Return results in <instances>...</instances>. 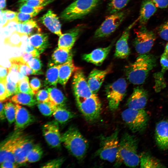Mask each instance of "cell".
Instances as JSON below:
<instances>
[{"label":"cell","instance_id":"6da1fadb","mask_svg":"<svg viewBox=\"0 0 168 168\" xmlns=\"http://www.w3.org/2000/svg\"><path fill=\"white\" fill-rule=\"evenodd\" d=\"M138 139L134 135L124 133L119 140L114 166H119L122 163L129 167L138 166L140 162L138 153Z\"/></svg>","mask_w":168,"mask_h":168},{"label":"cell","instance_id":"7a4b0ae2","mask_svg":"<svg viewBox=\"0 0 168 168\" xmlns=\"http://www.w3.org/2000/svg\"><path fill=\"white\" fill-rule=\"evenodd\" d=\"M156 63V58L153 55L147 54H140L133 63L126 68L127 79L134 85L142 84Z\"/></svg>","mask_w":168,"mask_h":168},{"label":"cell","instance_id":"3957f363","mask_svg":"<svg viewBox=\"0 0 168 168\" xmlns=\"http://www.w3.org/2000/svg\"><path fill=\"white\" fill-rule=\"evenodd\" d=\"M61 142L70 153L79 161L85 158L89 147L87 140L75 126L61 134Z\"/></svg>","mask_w":168,"mask_h":168},{"label":"cell","instance_id":"277c9868","mask_svg":"<svg viewBox=\"0 0 168 168\" xmlns=\"http://www.w3.org/2000/svg\"><path fill=\"white\" fill-rule=\"evenodd\" d=\"M100 0H75L61 13L60 17L69 21L82 18L90 12Z\"/></svg>","mask_w":168,"mask_h":168},{"label":"cell","instance_id":"5b68a950","mask_svg":"<svg viewBox=\"0 0 168 168\" xmlns=\"http://www.w3.org/2000/svg\"><path fill=\"white\" fill-rule=\"evenodd\" d=\"M119 130L115 129L111 135L101 136L100 147L96 155L101 159L112 163L115 161L119 147Z\"/></svg>","mask_w":168,"mask_h":168},{"label":"cell","instance_id":"8992f818","mask_svg":"<svg viewBox=\"0 0 168 168\" xmlns=\"http://www.w3.org/2000/svg\"><path fill=\"white\" fill-rule=\"evenodd\" d=\"M121 117L130 129L133 132L142 133L146 129L148 116L144 109H133L129 108L124 110Z\"/></svg>","mask_w":168,"mask_h":168},{"label":"cell","instance_id":"52a82bcc","mask_svg":"<svg viewBox=\"0 0 168 168\" xmlns=\"http://www.w3.org/2000/svg\"><path fill=\"white\" fill-rule=\"evenodd\" d=\"M127 83L124 78H120L107 86L105 92L110 109L116 110L126 92Z\"/></svg>","mask_w":168,"mask_h":168},{"label":"cell","instance_id":"ba28073f","mask_svg":"<svg viewBox=\"0 0 168 168\" xmlns=\"http://www.w3.org/2000/svg\"><path fill=\"white\" fill-rule=\"evenodd\" d=\"M76 103L78 108L87 121L92 122L99 118L101 104L96 94L93 93L84 100Z\"/></svg>","mask_w":168,"mask_h":168},{"label":"cell","instance_id":"9c48e42d","mask_svg":"<svg viewBox=\"0 0 168 168\" xmlns=\"http://www.w3.org/2000/svg\"><path fill=\"white\" fill-rule=\"evenodd\" d=\"M127 15V12L125 11H120L111 14L96 30L95 37L101 38L110 35L119 26Z\"/></svg>","mask_w":168,"mask_h":168},{"label":"cell","instance_id":"30bf717a","mask_svg":"<svg viewBox=\"0 0 168 168\" xmlns=\"http://www.w3.org/2000/svg\"><path fill=\"white\" fill-rule=\"evenodd\" d=\"M135 34L133 44L136 51L140 54H147L153 45L156 38L155 34L145 26H141Z\"/></svg>","mask_w":168,"mask_h":168},{"label":"cell","instance_id":"8fae6325","mask_svg":"<svg viewBox=\"0 0 168 168\" xmlns=\"http://www.w3.org/2000/svg\"><path fill=\"white\" fill-rule=\"evenodd\" d=\"M72 86L76 102L84 100L93 94L89 87L83 72L81 68L74 72Z\"/></svg>","mask_w":168,"mask_h":168},{"label":"cell","instance_id":"7c38bea8","mask_svg":"<svg viewBox=\"0 0 168 168\" xmlns=\"http://www.w3.org/2000/svg\"><path fill=\"white\" fill-rule=\"evenodd\" d=\"M34 140L30 136L21 135L14 148V155L16 163L19 165L25 164L27 153L34 145Z\"/></svg>","mask_w":168,"mask_h":168},{"label":"cell","instance_id":"4fadbf2b","mask_svg":"<svg viewBox=\"0 0 168 168\" xmlns=\"http://www.w3.org/2000/svg\"><path fill=\"white\" fill-rule=\"evenodd\" d=\"M58 123L56 120L51 121L42 127L44 138L48 144L53 148L59 147L62 143Z\"/></svg>","mask_w":168,"mask_h":168},{"label":"cell","instance_id":"5bb4252c","mask_svg":"<svg viewBox=\"0 0 168 168\" xmlns=\"http://www.w3.org/2000/svg\"><path fill=\"white\" fill-rule=\"evenodd\" d=\"M22 134L20 130H15L14 133L1 143L0 163L5 160H9L16 163L14 155V148L16 141Z\"/></svg>","mask_w":168,"mask_h":168},{"label":"cell","instance_id":"9a60e30c","mask_svg":"<svg viewBox=\"0 0 168 168\" xmlns=\"http://www.w3.org/2000/svg\"><path fill=\"white\" fill-rule=\"evenodd\" d=\"M138 21V18L125 29L117 41L116 44L114 53V56L116 57L123 59L127 58L129 55L130 50L128 45V40L130 32L131 29Z\"/></svg>","mask_w":168,"mask_h":168},{"label":"cell","instance_id":"2e32d148","mask_svg":"<svg viewBox=\"0 0 168 168\" xmlns=\"http://www.w3.org/2000/svg\"><path fill=\"white\" fill-rule=\"evenodd\" d=\"M16 114L15 121V130H21L33 123L35 117L25 107L16 104Z\"/></svg>","mask_w":168,"mask_h":168},{"label":"cell","instance_id":"e0dca14e","mask_svg":"<svg viewBox=\"0 0 168 168\" xmlns=\"http://www.w3.org/2000/svg\"><path fill=\"white\" fill-rule=\"evenodd\" d=\"M148 96L147 91L142 87L134 88L127 101L128 108L137 110L144 109L147 103Z\"/></svg>","mask_w":168,"mask_h":168},{"label":"cell","instance_id":"ac0fdd59","mask_svg":"<svg viewBox=\"0 0 168 168\" xmlns=\"http://www.w3.org/2000/svg\"><path fill=\"white\" fill-rule=\"evenodd\" d=\"M51 32L60 36L62 34L61 24L57 15L51 9L47 12L39 19Z\"/></svg>","mask_w":168,"mask_h":168},{"label":"cell","instance_id":"d6986e66","mask_svg":"<svg viewBox=\"0 0 168 168\" xmlns=\"http://www.w3.org/2000/svg\"><path fill=\"white\" fill-rule=\"evenodd\" d=\"M155 137L158 147L163 150H168V121L161 120L156 124Z\"/></svg>","mask_w":168,"mask_h":168},{"label":"cell","instance_id":"ffe728a7","mask_svg":"<svg viewBox=\"0 0 168 168\" xmlns=\"http://www.w3.org/2000/svg\"><path fill=\"white\" fill-rule=\"evenodd\" d=\"M82 26H79L59 36L58 47L70 50L82 31Z\"/></svg>","mask_w":168,"mask_h":168},{"label":"cell","instance_id":"44dd1931","mask_svg":"<svg viewBox=\"0 0 168 168\" xmlns=\"http://www.w3.org/2000/svg\"><path fill=\"white\" fill-rule=\"evenodd\" d=\"M111 71L110 68L104 70L93 69L90 73L87 82L93 93L96 94L100 88L107 75Z\"/></svg>","mask_w":168,"mask_h":168},{"label":"cell","instance_id":"7402d4cb","mask_svg":"<svg viewBox=\"0 0 168 168\" xmlns=\"http://www.w3.org/2000/svg\"><path fill=\"white\" fill-rule=\"evenodd\" d=\"M112 46L111 44L105 47L96 49L90 53L84 54L82 58L87 62L100 66L107 57Z\"/></svg>","mask_w":168,"mask_h":168},{"label":"cell","instance_id":"603a6c76","mask_svg":"<svg viewBox=\"0 0 168 168\" xmlns=\"http://www.w3.org/2000/svg\"><path fill=\"white\" fill-rule=\"evenodd\" d=\"M157 7L152 0L142 1L138 17L141 26H145L151 17L156 12Z\"/></svg>","mask_w":168,"mask_h":168},{"label":"cell","instance_id":"cb8c5ba5","mask_svg":"<svg viewBox=\"0 0 168 168\" xmlns=\"http://www.w3.org/2000/svg\"><path fill=\"white\" fill-rule=\"evenodd\" d=\"M29 42L40 54L48 48L50 44L47 33H37L31 35L28 38Z\"/></svg>","mask_w":168,"mask_h":168},{"label":"cell","instance_id":"d4e9b609","mask_svg":"<svg viewBox=\"0 0 168 168\" xmlns=\"http://www.w3.org/2000/svg\"><path fill=\"white\" fill-rule=\"evenodd\" d=\"M79 68L75 65L73 59L61 65L59 69L58 83L65 86L72 73Z\"/></svg>","mask_w":168,"mask_h":168},{"label":"cell","instance_id":"484cf974","mask_svg":"<svg viewBox=\"0 0 168 168\" xmlns=\"http://www.w3.org/2000/svg\"><path fill=\"white\" fill-rule=\"evenodd\" d=\"M72 54L70 50H67L58 47L56 48L51 56V62L49 64L59 65L72 60Z\"/></svg>","mask_w":168,"mask_h":168},{"label":"cell","instance_id":"4316f807","mask_svg":"<svg viewBox=\"0 0 168 168\" xmlns=\"http://www.w3.org/2000/svg\"><path fill=\"white\" fill-rule=\"evenodd\" d=\"M53 115L55 120L61 124L67 123L77 116L75 113L68 110L65 107L54 106Z\"/></svg>","mask_w":168,"mask_h":168},{"label":"cell","instance_id":"83f0119b","mask_svg":"<svg viewBox=\"0 0 168 168\" xmlns=\"http://www.w3.org/2000/svg\"><path fill=\"white\" fill-rule=\"evenodd\" d=\"M56 87H48L50 102L52 105L57 106L65 107L67 98L61 90Z\"/></svg>","mask_w":168,"mask_h":168},{"label":"cell","instance_id":"f1b7e54d","mask_svg":"<svg viewBox=\"0 0 168 168\" xmlns=\"http://www.w3.org/2000/svg\"><path fill=\"white\" fill-rule=\"evenodd\" d=\"M61 65L49 64V68L47 70L44 81V86L46 87L49 86L56 87L58 82L59 69Z\"/></svg>","mask_w":168,"mask_h":168},{"label":"cell","instance_id":"f546056e","mask_svg":"<svg viewBox=\"0 0 168 168\" xmlns=\"http://www.w3.org/2000/svg\"><path fill=\"white\" fill-rule=\"evenodd\" d=\"M140 156L141 168H156L165 167L157 159L147 152L142 153Z\"/></svg>","mask_w":168,"mask_h":168},{"label":"cell","instance_id":"4dcf8cb0","mask_svg":"<svg viewBox=\"0 0 168 168\" xmlns=\"http://www.w3.org/2000/svg\"><path fill=\"white\" fill-rule=\"evenodd\" d=\"M34 96L26 93L19 92L12 96L11 100L16 104L31 107L37 103L36 99Z\"/></svg>","mask_w":168,"mask_h":168},{"label":"cell","instance_id":"1f68e13d","mask_svg":"<svg viewBox=\"0 0 168 168\" xmlns=\"http://www.w3.org/2000/svg\"><path fill=\"white\" fill-rule=\"evenodd\" d=\"M14 27L18 33L26 35H30L34 30L39 29L36 22L32 19L16 23Z\"/></svg>","mask_w":168,"mask_h":168},{"label":"cell","instance_id":"d6a6232c","mask_svg":"<svg viewBox=\"0 0 168 168\" xmlns=\"http://www.w3.org/2000/svg\"><path fill=\"white\" fill-rule=\"evenodd\" d=\"M43 151L39 144H35L27 154L26 162L33 163L38 161L42 157Z\"/></svg>","mask_w":168,"mask_h":168},{"label":"cell","instance_id":"836d02e7","mask_svg":"<svg viewBox=\"0 0 168 168\" xmlns=\"http://www.w3.org/2000/svg\"><path fill=\"white\" fill-rule=\"evenodd\" d=\"M130 0H110L108 10L111 14L120 11L127 5Z\"/></svg>","mask_w":168,"mask_h":168},{"label":"cell","instance_id":"e575fe53","mask_svg":"<svg viewBox=\"0 0 168 168\" xmlns=\"http://www.w3.org/2000/svg\"><path fill=\"white\" fill-rule=\"evenodd\" d=\"M4 110L6 119L9 123L11 124L15 122L16 114V105L11 101L4 104Z\"/></svg>","mask_w":168,"mask_h":168},{"label":"cell","instance_id":"d590c367","mask_svg":"<svg viewBox=\"0 0 168 168\" xmlns=\"http://www.w3.org/2000/svg\"><path fill=\"white\" fill-rule=\"evenodd\" d=\"M52 0H47L41 5L36 7L30 6L25 5H20L18 10L19 12L24 13L38 14L44 8L46 4L49 3Z\"/></svg>","mask_w":168,"mask_h":168},{"label":"cell","instance_id":"8d00e7d4","mask_svg":"<svg viewBox=\"0 0 168 168\" xmlns=\"http://www.w3.org/2000/svg\"><path fill=\"white\" fill-rule=\"evenodd\" d=\"M18 88L19 92H22L34 95L30 86L28 77H24L18 82Z\"/></svg>","mask_w":168,"mask_h":168},{"label":"cell","instance_id":"74e56055","mask_svg":"<svg viewBox=\"0 0 168 168\" xmlns=\"http://www.w3.org/2000/svg\"><path fill=\"white\" fill-rule=\"evenodd\" d=\"M37 106L40 112L44 116H48L53 114L54 106L50 102H37Z\"/></svg>","mask_w":168,"mask_h":168},{"label":"cell","instance_id":"f35d334b","mask_svg":"<svg viewBox=\"0 0 168 168\" xmlns=\"http://www.w3.org/2000/svg\"><path fill=\"white\" fill-rule=\"evenodd\" d=\"M26 64L35 72L37 75L43 74L41 70L42 63L39 57H34L28 61Z\"/></svg>","mask_w":168,"mask_h":168},{"label":"cell","instance_id":"ab89813d","mask_svg":"<svg viewBox=\"0 0 168 168\" xmlns=\"http://www.w3.org/2000/svg\"><path fill=\"white\" fill-rule=\"evenodd\" d=\"M65 161L64 158L59 157L50 160L44 164L41 167L43 168H59Z\"/></svg>","mask_w":168,"mask_h":168},{"label":"cell","instance_id":"60d3db41","mask_svg":"<svg viewBox=\"0 0 168 168\" xmlns=\"http://www.w3.org/2000/svg\"><path fill=\"white\" fill-rule=\"evenodd\" d=\"M37 102L50 101L49 95L47 90L43 89L38 91L35 95Z\"/></svg>","mask_w":168,"mask_h":168},{"label":"cell","instance_id":"b9f144b4","mask_svg":"<svg viewBox=\"0 0 168 168\" xmlns=\"http://www.w3.org/2000/svg\"><path fill=\"white\" fill-rule=\"evenodd\" d=\"M37 14L36 13L28 14L19 12L17 13L16 17L13 21L16 23H21L32 19Z\"/></svg>","mask_w":168,"mask_h":168},{"label":"cell","instance_id":"7bdbcfd3","mask_svg":"<svg viewBox=\"0 0 168 168\" xmlns=\"http://www.w3.org/2000/svg\"><path fill=\"white\" fill-rule=\"evenodd\" d=\"M158 31L161 38L168 41V20L160 26Z\"/></svg>","mask_w":168,"mask_h":168},{"label":"cell","instance_id":"ee69618b","mask_svg":"<svg viewBox=\"0 0 168 168\" xmlns=\"http://www.w3.org/2000/svg\"><path fill=\"white\" fill-rule=\"evenodd\" d=\"M6 80L0 81V100L3 101L10 96L6 86Z\"/></svg>","mask_w":168,"mask_h":168},{"label":"cell","instance_id":"f6af8a7d","mask_svg":"<svg viewBox=\"0 0 168 168\" xmlns=\"http://www.w3.org/2000/svg\"><path fill=\"white\" fill-rule=\"evenodd\" d=\"M19 71L24 76H27L31 75H37L35 72L26 63H22L19 65Z\"/></svg>","mask_w":168,"mask_h":168},{"label":"cell","instance_id":"bcb514c9","mask_svg":"<svg viewBox=\"0 0 168 168\" xmlns=\"http://www.w3.org/2000/svg\"><path fill=\"white\" fill-rule=\"evenodd\" d=\"M30 85L35 95L39 91L41 86V83L40 80L37 77H33L31 79Z\"/></svg>","mask_w":168,"mask_h":168},{"label":"cell","instance_id":"7dc6e473","mask_svg":"<svg viewBox=\"0 0 168 168\" xmlns=\"http://www.w3.org/2000/svg\"><path fill=\"white\" fill-rule=\"evenodd\" d=\"M23 49V52L30 53L34 55L35 57L40 58V53L28 41L26 43Z\"/></svg>","mask_w":168,"mask_h":168},{"label":"cell","instance_id":"c3c4849f","mask_svg":"<svg viewBox=\"0 0 168 168\" xmlns=\"http://www.w3.org/2000/svg\"><path fill=\"white\" fill-rule=\"evenodd\" d=\"M160 63L162 67L161 73H163L168 70V54L163 52L160 58Z\"/></svg>","mask_w":168,"mask_h":168},{"label":"cell","instance_id":"681fc988","mask_svg":"<svg viewBox=\"0 0 168 168\" xmlns=\"http://www.w3.org/2000/svg\"><path fill=\"white\" fill-rule=\"evenodd\" d=\"M48 0H32L20 3V5H25L32 7H36L41 5Z\"/></svg>","mask_w":168,"mask_h":168},{"label":"cell","instance_id":"f907efd6","mask_svg":"<svg viewBox=\"0 0 168 168\" xmlns=\"http://www.w3.org/2000/svg\"><path fill=\"white\" fill-rule=\"evenodd\" d=\"M4 13L7 21H13L16 17L17 12L10 10H1Z\"/></svg>","mask_w":168,"mask_h":168},{"label":"cell","instance_id":"816d5d0a","mask_svg":"<svg viewBox=\"0 0 168 168\" xmlns=\"http://www.w3.org/2000/svg\"><path fill=\"white\" fill-rule=\"evenodd\" d=\"M9 73V69L0 65V81L7 80V76Z\"/></svg>","mask_w":168,"mask_h":168},{"label":"cell","instance_id":"f5cc1de1","mask_svg":"<svg viewBox=\"0 0 168 168\" xmlns=\"http://www.w3.org/2000/svg\"><path fill=\"white\" fill-rule=\"evenodd\" d=\"M156 6L160 8H165L168 7V0H152Z\"/></svg>","mask_w":168,"mask_h":168},{"label":"cell","instance_id":"db71d44e","mask_svg":"<svg viewBox=\"0 0 168 168\" xmlns=\"http://www.w3.org/2000/svg\"><path fill=\"white\" fill-rule=\"evenodd\" d=\"M1 168H16L17 164L9 160H5L0 163Z\"/></svg>","mask_w":168,"mask_h":168},{"label":"cell","instance_id":"11a10c76","mask_svg":"<svg viewBox=\"0 0 168 168\" xmlns=\"http://www.w3.org/2000/svg\"><path fill=\"white\" fill-rule=\"evenodd\" d=\"M21 56L26 63L29 60L35 57L32 54L26 52H23Z\"/></svg>","mask_w":168,"mask_h":168},{"label":"cell","instance_id":"9f6ffc18","mask_svg":"<svg viewBox=\"0 0 168 168\" xmlns=\"http://www.w3.org/2000/svg\"><path fill=\"white\" fill-rule=\"evenodd\" d=\"M3 101H0V119L2 121L6 119L4 110V104H3Z\"/></svg>","mask_w":168,"mask_h":168},{"label":"cell","instance_id":"6f0895ef","mask_svg":"<svg viewBox=\"0 0 168 168\" xmlns=\"http://www.w3.org/2000/svg\"><path fill=\"white\" fill-rule=\"evenodd\" d=\"M6 6V0H0V9L2 10Z\"/></svg>","mask_w":168,"mask_h":168},{"label":"cell","instance_id":"680465c9","mask_svg":"<svg viewBox=\"0 0 168 168\" xmlns=\"http://www.w3.org/2000/svg\"><path fill=\"white\" fill-rule=\"evenodd\" d=\"M164 52L168 54V42L166 46Z\"/></svg>","mask_w":168,"mask_h":168},{"label":"cell","instance_id":"91938a15","mask_svg":"<svg viewBox=\"0 0 168 168\" xmlns=\"http://www.w3.org/2000/svg\"><path fill=\"white\" fill-rule=\"evenodd\" d=\"M32 0H18V3H21L23 2H26L29 1H31Z\"/></svg>","mask_w":168,"mask_h":168}]
</instances>
